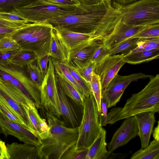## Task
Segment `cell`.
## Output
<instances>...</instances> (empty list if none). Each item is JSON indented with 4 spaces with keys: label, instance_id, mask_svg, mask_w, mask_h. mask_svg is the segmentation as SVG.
I'll return each instance as SVG.
<instances>
[{
    "label": "cell",
    "instance_id": "6da1fadb",
    "mask_svg": "<svg viewBox=\"0 0 159 159\" xmlns=\"http://www.w3.org/2000/svg\"><path fill=\"white\" fill-rule=\"evenodd\" d=\"M121 22V14L112 5L82 13L65 15L48 20L53 27L60 26L73 32L88 34L103 40Z\"/></svg>",
    "mask_w": 159,
    "mask_h": 159
},
{
    "label": "cell",
    "instance_id": "7a4b0ae2",
    "mask_svg": "<svg viewBox=\"0 0 159 159\" xmlns=\"http://www.w3.org/2000/svg\"><path fill=\"white\" fill-rule=\"evenodd\" d=\"M46 116L48 133L41 140L39 150V159H61L66 152L76 144L78 127H66L64 122L48 112Z\"/></svg>",
    "mask_w": 159,
    "mask_h": 159
},
{
    "label": "cell",
    "instance_id": "3957f363",
    "mask_svg": "<svg viewBox=\"0 0 159 159\" xmlns=\"http://www.w3.org/2000/svg\"><path fill=\"white\" fill-rule=\"evenodd\" d=\"M146 86L139 92L133 94L124 107L108 124H113L141 113L159 112V74L150 77Z\"/></svg>",
    "mask_w": 159,
    "mask_h": 159
},
{
    "label": "cell",
    "instance_id": "277c9868",
    "mask_svg": "<svg viewBox=\"0 0 159 159\" xmlns=\"http://www.w3.org/2000/svg\"><path fill=\"white\" fill-rule=\"evenodd\" d=\"M119 11L121 22L129 25H150L159 23V0H140L123 5L113 1Z\"/></svg>",
    "mask_w": 159,
    "mask_h": 159
},
{
    "label": "cell",
    "instance_id": "5b68a950",
    "mask_svg": "<svg viewBox=\"0 0 159 159\" xmlns=\"http://www.w3.org/2000/svg\"><path fill=\"white\" fill-rule=\"evenodd\" d=\"M93 7H61L46 4L39 0L29 5L15 9L11 12L32 23H45L48 20L67 14L82 13L93 11Z\"/></svg>",
    "mask_w": 159,
    "mask_h": 159
},
{
    "label": "cell",
    "instance_id": "8992f818",
    "mask_svg": "<svg viewBox=\"0 0 159 159\" xmlns=\"http://www.w3.org/2000/svg\"><path fill=\"white\" fill-rule=\"evenodd\" d=\"M83 113L78 126V136L76 149L89 147L99 134L102 128L100 113L92 93L84 99Z\"/></svg>",
    "mask_w": 159,
    "mask_h": 159
},
{
    "label": "cell",
    "instance_id": "52a82bcc",
    "mask_svg": "<svg viewBox=\"0 0 159 159\" xmlns=\"http://www.w3.org/2000/svg\"><path fill=\"white\" fill-rule=\"evenodd\" d=\"M0 69L13 76L10 82L20 90L29 102L37 109L41 107L40 89L30 78L25 66L8 61L0 63Z\"/></svg>",
    "mask_w": 159,
    "mask_h": 159
},
{
    "label": "cell",
    "instance_id": "ba28073f",
    "mask_svg": "<svg viewBox=\"0 0 159 159\" xmlns=\"http://www.w3.org/2000/svg\"><path fill=\"white\" fill-rule=\"evenodd\" d=\"M41 104L48 112L57 118L61 114L57 98V82L54 65L51 57L49 59L46 74L40 89Z\"/></svg>",
    "mask_w": 159,
    "mask_h": 159
},
{
    "label": "cell",
    "instance_id": "9c48e42d",
    "mask_svg": "<svg viewBox=\"0 0 159 159\" xmlns=\"http://www.w3.org/2000/svg\"><path fill=\"white\" fill-rule=\"evenodd\" d=\"M153 76L140 72L127 75H116L102 91V93L108 101V108L116 106L126 88L132 82L139 79L149 78Z\"/></svg>",
    "mask_w": 159,
    "mask_h": 159
},
{
    "label": "cell",
    "instance_id": "30bf717a",
    "mask_svg": "<svg viewBox=\"0 0 159 159\" xmlns=\"http://www.w3.org/2000/svg\"><path fill=\"white\" fill-rule=\"evenodd\" d=\"M0 126L2 133L6 137L12 135L24 143L35 146L41 145V140L39 136L24 125L10 120L0 111Z\"/></svg>",
    "mask_w": 159,
    "mask_h": 159
},
{
    "label": "cell",
    "instance_id": "8fae6325",
    "mask_svg": "<svg viewBox=\"0 0 159 159\" xmlns=\"http://www.w3.org/2000/svg\"><path fill=\"white\" fill-rule=\"evenodd\" d=\"M53 30L51 25L45 23L33 36L20 45V49L34 52L38 59L49 55Z\"/></svg>",
    "mask_w": 159,
    "mask_h": 159
},
{
    "label": "cell",
    "instance_id": "7c38bea8",
    "mask_svg": "<svg viewBox=\"0 0 159 159\" xmlns=\"http://www.w3.org/2000/svg\"><path fill=\"white\" fill-rule=\"evenodd\" d=\"M125 63L121 54L107 56L96 63L94 72L100 77L102 90L106 89Z\"/></svg>",
    "mask_w": 159,
    "mask_h": 159
},
{
    "label": "cell",
    "instance_id": "4fadbf2b",
    "mask_svg": "<svg viewBox=\"0 0 159 159\" xmlns=\"http://www.w3.org/2000/svg\"><path fill=\"white\" fill-rule=\"evenodd\" d=\"M125 119L108 144L109 153L113 152L119 147L127 144L138 135V129L134 117L133 116Z\"/></svg>",
    "mask_w": 159,
    "mask_h": 159
},
{
    "label": "cell",
    "instance_id": "5bb4252c",
    "mask_svg": "<svg viewBox=\"0 0 159 159\" xmlns=\"http://www.w3.org/2000/svg\"><path fill=\"white\" fill-rule=\"evenodd\" d=\"M102 40L94 39L74 48L69 52L68 63L76 68L85 66L90 61L95 51L102 44Z\"/></svg>",
    "mask_w": 159,
    "mask_h": 159
},
{
    "label": "cell",
    "instance_id": "9a60e30c",
    "mask_svg": "<svg viewBox=\"0 0 159 159\" xmlns=\"http://www.w3.org/2000/svg\"><path fill=\"white\" fill-rule=\"evenodd\" d=\"M147 25H129L121 22L114 32L103 40L102 43L107 49L111 50L123 42L132 37Z\"/></svg>",
    "mask_w": 159,
    "mask_h": 159
},
{
    "label": "cell",
    "instance_id": "2e32d148",
    "mask_svg": "<svg viewBox=\"0 0 159 159\" xmlns=\"http://www.w3.org/2000/svg\"><path fill=\"white\" fill-rule=\"evenodd\" d=\"M155 113L153 111H146L134 116L137 126L138 135L140 139L141 149L146 148L149 144L153 126L156 122Z\"/></svg>",
    "mask_w": 159,
    "mask_h": 159
},
{
    "label": "cell",
    "instance_id": "e0dca14e",
    "mask_svg": "<svg viewBox=\"0 0 159 159\" xmlns=\"http://www.w3.org/2000/svg\"><path fill=\"white\" fill-rule=\"evenodd\" d=\"M53 28L67 49L69 54L70 51L76 46L97 39L92 35L73 32L61 26H55Z\"/></svg>",
    "mask_w": 159,
    "mask_h": 159
},
{
    "label": "cell",
    "instance_id": "ac0fdd59",
    "mask_svg": "<svg viewBox=\"0 0 159 159\" xmlns=\"http://www.w3.org/2000/svg\"><path fill=\"white\" fill-rule=\"evenodd\" d=\"M57 88L58 103L61 115L72 127H78L79 119L75 108L57 82Z\"/></svg>",
    "mask_w": 159,
    "mask_h": 159
},
{
    "label": "cell",
    "instance_id": "d6986e66",
    "mask_svg": "<svg viewBox=\"0 0 159 159\" xmlns=\"http://www.w3.org/2000/svg\"><path fill=\"white\" fill-rule=\"evenodd\" d=\"M9 159H38L39 146L13 143L6 145Z\"/></svg>",
    "mask_w": 159,
    "mask_h": 159
},
{
    "label": "cell",
    "instance_id": "ffe728a7",
    "mask_svg": "<svg viewBox=\"0 0 159 159\" xmlns=\"http://www.w3.org/2000/svg\"><path fill=\"white\" fill-rule=\"evenodd\" d=\"M28 114L33 129L38 134L41 140L47 135L48 125L45 120L41 117L37 108L32 103L23 105Z\"/></svg>",
    "mask_w": 159,
    "mask_h": 159
},
{
    "label": "cell",
    "instance_id": "44dd1931",
    "mask_svg": "<svg viewBox=\"0 0 159 159\" xmlns=\"http://www.w3.org/2000/svg\"><path fill=\"white\" fill-rule=\"evenodd\" d=\"M0 98L11 108L27 129L38 135L32 129L28 114L23 105L17 102L0 87Z\"/></svg>",
    "mask_w": 159,
    "mask_h": 159
},
{
    "label": "cell",
    "instance_id": "7402d4cb",
    "mask_svg": "<svg viewBox=\"0 0 159 159\" xmlns=\"http://www.w3.org/2000/svg\"><path fill=\"white\" fill-rule=\"evenodd\" d=\"M106 131L102 128L96 139L89 147L85 159H106L108 154L106 141Z\"/></svg>",
    "mask_w": 159,
    "mask_h": 159
},
{
    "label": "cell",
    "instance_id": "603a6c76",
    "mask_svg": "<svg viewBox=\"0 0 159 159\" xmlns=\"http://www.w3.org/2000/svg\"><path fill=\"white\" fill-rule=\"evenodd\" d=\"M45 23H28L15 29L6 36L16 42L19 45L31 38L41 29Z\"/></svg>",
    "mask_w": 159,
    "mask_h": 159
},
{
    "label": "cell",
    "instance_id": "cb8c5ba5",
    "mask_svg": "<svg viewBox=\"0 0 159 159\" xmlns=\"http://www.w3.org/2000/svg\"><path fill=\"white\" fill-rule=\"evenodd\" d=\"M49 55L54 59L65 63L68 62L69 52L53 28Z\"/></svg>",
    "mask_w": 159,
    "mask_h": 159
},
{
    "label": "cell",
    "instance_id": "d4e9b609",
    "mask_svg": "<svg viewBox=\"0 0 159 159\" xmlns=\"http://www.w3.org/2000/svg\"><path fill=\"white\" fill-rule=\"evenodd\" d=\"M121 54L125 63L135 65L159 58V49L139 51L124 55Z\"/></svg>",
    "mask_w": 159,
    "mask_h": 159
},
{
    "label": "cell",
    "instance_id": "484cf974",
    "mask_svg": "<svg viewBox=\"0 0 159 159\" xmlns=\"http://www.w3.org/2000/svg\"><path fill=\"white\" fill-rule=\"evenodd\" d=\"M57 80L61 86L65 93L76 103L83 107L84 99L73 85L55 68Z\"/></svg>",
    "mask_w": 159,
    "mask_h": 159
},
{
    "label": "cell",
    "instance_id": "4316f807",
    "mask_svg": "<svg viewBox=\"0 0 159 159\" xmlns=\"http://www.w3.org/2000/svg\"><path fill=\"white\" fill-rule=\"evenodd\" d=\"M130 159H159V141L154 139L146 148L134 153Z\"/></svg>",
    "mask_w": 159,
    "mask_h": 159
},
{
    "label": "cell",
    "instance_id": "83f0119b",
    "mask_svg": "<svg viewBox=\"0 0 159 159\" xmlns=\"http://www.w3.org/2000/svg\"><path fill=\"white\" fill-rule=\"evenodd\" d=\"M0 87L12 98L22 105H27L29 102L20 90L10 82L3 80L0 82Z\"/></svg>",
    "mask_w": 159,
    "mask_h": 159
},
{
    "label": "cell",
    "instance_id": "f1b7e54d",
    "mask_svg": "<svg viewBox=\"0 0 159 159\" xmlns=\"http://www.w3.org/2000/svg\"><path fill=\"white\" fill-rule=\"evenodd\" d=\"M139 39L130 38L120 43L111 50H107L106 57L121 53L126 54L135 49Z\"/></svg>",
    "mask_w": 159,
    "mask_h": 159
},
{
    "label": "cell",
    "instance_id": "f546056e",
    "mask_svg": "<svg viewBox=\"0 0 159 159\" xmlns=\"http://www.w3.org/2000/svg\"><path fill=\"white\" fill-rule=\"evenodd\" d=\"M38 59L34 52L26 50H19L11 60V61L16 64L26 66L33 63Z\"/></svg>",
    "mask_w": 159,
    "mask_h": 159
},
{
    "label": "cell",
    "instance_id": "4dcf8cb0",
    "mask_svg": "<svg viewBox=\"0 0 159 159\" xmlns=\"http://www.w3.org/2000/svg\"><path fill=\"white\" fill-rule=\"evenodd\" d=\"M38 0H0V12H11L15 9Z\"/></svg>",
    "mask_w": 159,
    "mask_h": 159
},
{
    "label": "cell",
    "instance_id": "1f68e13d",
    "mask_svg": "<svg viewBox=\"0 0 159 159\" xmlns=\"http://www.w3.org/2000/svg\"><path fill=\"white\" fill-rule=\"evenodd\" d=\"M51 58L55 68L57 69L68 81L74 86L82 97L84 99L85 96L83 90L75 81L63 63L57 61L52 57Z\"/></svg>",
    "mask_w": 159,
    "mask_h": 159
},
{
    "label": "cell",
    "instance_id": "d6a6232c",
    "mask_svg": "<svg viewBox=\"0 0 159 159\" xmlns=\"http://www.w3.org/2000/svg\"><path fill=\"white\" fill-rule=\"evenodd\" d=\"M90 86L96 101L98 111L100 113L101 112V101L102 89L100 77L95 72L93 73Z\"/></svg>",
    "mask_w": 159,
    "mask_h": 159
},
{
    "label": "cell",
    "instance_id": "836d02e7",
    "mask_svg": "<svg viewBox=\"0 0 159 159\" xmlns=\"http://www.w3.org/2000/svg\"><path fill=\"white\" fill-rule=\"evenodd\" d=\"M157 49H159V37L139 39L136 47L129 53Z\"/></svg>",
    "mask_w": 159,
    "mask_h": 159
},
{
    "label": "cell",
    "instance_id": "e575fe53",
    "mask_svg": "<svg viewBox=\"0 0 159 159\" xmlns=\"http://www.w3.org/2000/svg\"><path fill=\"white\" fill-rule=\"evenodd\" d=\"M75 81L83 90L85 97L92 93L89 84L86 82L77 72L75 68L68 62L63 63Z\"/></svg>",
    "mask_w": 159,
    "mask_h": 159
},
{
    "label": "cell",
    "instance_id": "d590c367",
    "mask_svg": "<svg viewBox=\"0 0 159 159\" xmlns=\"http://www.w3.org/2000/svg\"><path fill=\"white\" fill-rule=\"evenodd\" d=\"M159 37V23L147 25L131 38L145 39Z\"/></svg>",
    "mask_w": 159,
    "mask_h": 159
},
{
    "label": "cell",
    "instance_id": "8d00e7d4",
    "mask_svg": "<svg viewBox=\"0 0 159 159\" xmlns=\"http://www.w3.org/2000/svg\"><path fill=\"white\" fill-rule=\"evenodd\" d=\"M26 66L25 70L30 78L40 90L43 79L39 68L33 63Z\"/></svg>",
    "mask_w": 159,
    "mask_h": 159
},
{
    "label": "cell",
    "instance_id": "74e56055",
    "mask_svg": "<svg viewBox=\"0 0 159 159\" xmlns=\"http://www.w3.org/2000/svg\"><path fill=\"white\" fill-rule=\"evenodd\" d=\"M89 147L76 149L74 145L66 152L61 159H85Z\"/></svg>",
    "mask_w": 159,
    "mask_h": 159
},
{
    "label": "cell",
    "instance_id": "f35d334b",
    "mask_svg": "<svg viewBox=\"0 0 159 159\" xmlns=\"http://www.w3.org/2000/svg\"><path fill=\"white\" fill-rule=\"evenodd\" d=\"M96 62L90 61L85 66L81 68H75L77 72L90 85L93 73L96 66Z\"/></svg>",
    "mask_w": 159,
    "mask_h": 159
},
{
    "label": "cell",
    "instance_id": "ab89813d",
    "mask_svg": "<svg viewBox=\"0 0 159 159\" xmlns=\"http://www.w3.org/2000/svg\"><path fill=\"white\" fill-rule=\"evenodd\" d=\"M20 49V45L10 38L5 36L0 40V52H7Z\"/></svg>",
    "mask_w": 159,
    "mask_h": 159
},
{
    "label": "cell",
    "instance_id": "60d3db41",
    "mask_svg": "<svg viewBox=\"0 0 159 159\" xmlns=\"http://www.w3.org/2000/svg\"><path fill=\"white\" fill-rule=\"evenodd\" d=\"M0 111L10 120L25 126L22 121L15 112L7 104L0 98Z\"/></svg>",
    "mask_w": 159,
    "mask_h": 159
},
{
    "label": "cell",
    "instance_id": "b9f144b4",
    "mask_svg": "<svg viewBox=\"0 0 159 159\" xmlns=\"http://www.w3.org/2000/svg\"><path fill=\"white\" fill-rule=\"evenodd\" d=\"M46 4L61 7H79L81 5L78 0H39Z\"/></svg>",
    "mask_w": 159,
    "mask_h": 159
},
{
    "label": "cell",
    "instance_id": "7bdbcfd3",
    "mask_svg": "<svg viewBox=\"0 0 159 159\" xmlns=\"http://www.w3.org/2000/svg\"><path fill=\"white\" fill-rule=\"evenodd\" d=\"M107 49L102 43L94 53L91 61L97 63L106 57Z\"/></svg>",
    "mask_w": 159,
    "mask_h": 159
},
{
    "label": "cell",
    "instance_id": "ee69618b",
    "mask_svg": "<svg viewBox=\"0 0 159 159\" xmlns=\"http://www.w3.org/2000/svg\"><path fill=\"white\" fill-rule=\"evenodd\" d=\"M49 57V55H47L38 59L36 61L37 66L41 72L43 79L47 71Z\"/></svg>",
    "mask_w": 159,
    "mask_h": 159
},
{
    "label": "cell",
    "instance_id": "f6af8a7d",
    "mask_svg": "<svg viewBox=\"0 0 159 159\" xmlns=\"http://www.w3.org/2000/svg\"><path fill=\"white\" fill-rule=\"evenodd\" d=\"M0 17L6 20L23 22L25 23H29L26 20L16 14L10 12H0Z\"/></svg>",
    "mask_w": 159,
    "mask_h": 159
},
{
    "label": "cell",
    "instance_id": "bcb514c9",
    "mask_svg": "<svg viewBox=\"0 0 159 159\" xmlns=\"http://www.w3.org/2000/svg\"><path fill=\"white\" fill-rule=\"evenodd\" d=\"M81 5L94 6L100 5H111V0H78Z\"/></svg>",
    "mask_w": 159,
    "mask_h": 159
},
{
    "label": "cell",
    "instance_id": "7dc6e473",
    "mask_svg": "<svg viewBox=\"0 0 159 159\" xmlns=\"http://www.w3.org/2000/svg\"><path fill=\"white\" fill-rule=\"evenodd\" d=\"M27 23L9 21L0 17V27L16 29H18Z\"/></svg>",
    "mask_w": 159,
    "mask_h": 159
},
{
    "label": "cell",
    "instance_id": "c3c4849f",
    "mask_svg": "<svg viewBox=\"0 0 159 159\" xmlns=\"http://www.w3.org/2000/svg\"><path fill=\"white\" fill-rule=\"evenodd\" d=\"M101 112L100 113L102 126H104L107 114L108 108V102L102 93L101 101Z\"/></svg>",
    "mask_w": 159,
    "mask_h": 159
},
{
    "label": "cell",
    "instance_id": "681fc988",
    "mask_svg": "<svg viewBox=\"0 0 159 159\" xmlns=\"http://www.w3.org/2000/svg\"><path fill=\"white\" fill-rule=\"evenodd\" d=\"M18 51L4 52H0V63L11 61L13 56Z\"/></svg>",
    "mask_w": 159,
    "mask_h": 159
},
{
    "label": "cell",
    "instance_id": "f907efd6",
    "mask_svg": "<svg viewBox=\"0 0 159 159\" xmlns=\"http://www.w3.org/2000/svg\"><path fill=\"white\" fill-rule=\"evenodd\" d=\"M121 108L119 107L113 108L111 109L109 113H107L104 126L109 124L110 120L119 113Z\"/></svg>",
    "mask_w": 159,
    "mask_h": 159
},
{
    "label": "cell",
    "instance_id": "816d5d0a",
    "mask_svg": "<svg viewBox=\"0 0 159 159\" xmlns=\"http://www.w3.org/2000/svg\"><path fill=\"white\" fill-rule=\"evenodd\" d=\"M0 159H9L7 147L4 142L0 140Z\"/></svg>",
    "mask_w": 159,
    "mask_h": 159
},
{
    "label": "cell",
    "instance_id": "f5cc1de1",
    "mask_svg": "<svg viewBox=\"0 0 159 159\" xmlns=\"http://www.w3.org/2000/svg\"><path fill=\"white\" fill-rule=\"evenodd\" d=\"M130 152L125 153H109L106 159H123L130 154Z\"/></svg>",
    "mask_w": 159,
    "mask_h": 159
},
{
    "label": "cell",
    "instance_id": "db71d44e",
    "mask_svg": "<svg viewBox=\"0 0 159 159\" xmlns=\"http://www.w3.org/2000/svg\"><path fill=\"white\" fill-rule=\"evenodd\" d=\"M0 76L3 80L10 82L13 76L4 70L0 69Z\"/></svg>",
    "mask_w": 159,
    "mask_h": 159
},
{
    "label": "cell",
    "instance_id": "11a10c76",
    "mask_svg": "<svg viewBox=\"0 0 159 159\" xmlns=\"http://www.w3.org/2000/svg\"><path fill=\"white\" fill-rule=\"evenodd\" d=\"M15 29L0 27V40L6 36L7 34L11 33Z\"/></svg>",
    "mask_w": 159,
    "mask_h": 159
},
{
    "label": "cell",
    "instance_id": "9f6ffc18",
    "mask_svg": "<svg viewBox=\"0 0 159 159\" xmlns=\"http://www.w3.org/2000/svg\"><path fill=\"white\" fill-rule=\"evenodd\" d=\"M157 125L152 131L153 137L155 139L159 141V121H158Z\"/></svg>",
    "mask_w": 159,
    "mask_h": 159
},
{
    "label": "cell",
    "instance_id": "6f0895ef",
    "mask_svg": "<svg viewBox=\"0 0 159 159\" xmlns=\"http://www.w3.org/2000/svg\"><path fill=\"white\" fill-rule=\"evenodd\" d=\"M1 133H2V128L1 127V126H0V135Z\"/></svg>",
    "mask_w": 159,
    "mask_h": 159
},
{
    "label": "cell",
    "instance_id": "680465c9",
    "mask_svg": "<svg viewBox=\"0 0 159 159\" xmlns=\"http://www.w3.org/2000/svg\"><path fill=\"white\" fill-rule=\"evenodd\" d=\"M3 81V80L1 78V77L0 76V82H2Z\"/></svg>",
    "mask_w": 159,
    "mask_h": 159
}]
</instances>
